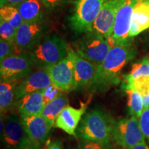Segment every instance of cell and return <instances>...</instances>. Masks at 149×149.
<instances>
[{
    "instance_id": "obj_3",
    "label": "cell",
    "mask_w": 149,
    "mask_h": 149,
    "mask_svg": "<svg viewBox=\"0 0 149 149\" xmlns=\"http://www.w3.org/2000/svg\"><path fill=\"white\" fill-rule=\"evenodd\" d=\"M69 46L56 34L44 37L27 54L31 59L34 68H47L67 57Z\"/></svg>"
},
{
    "instance_id": "obj_20",
    "label": "cell",
    "mask_w": 149,
    "mask_h": 149,
    "mask_svg": "<svg viewBox=\"0 0 149 149\" xmlns=\"http://www.w3.org/2000/svg\"><path fill=\"white\" fill-rule=\"evenodd\" d=\"M18 81H1L0 83V112L13 111L17 101L16 86Z\"/></svg>"
},
{
    "instance_id": "obj_28",
    "label": "cell",
    "mask_w": 149,
    "mask_h": 149,
    "mask_svg": "<svg viewBox=\"0 0 149 149\" xmlns=\"http://www.w3.org/2000/svg\"><path fill=\"white\" fill-rule=\"evenodd\" d=\"M139 122L146 141L149 144V107L143 110L139 118Z\"/></svg>"
},
{
    "instance_id": "obj_13",
    "label": "cell",
    "mask_w": 149,
    "mask_h": 149,
    "mask_svg": "<svg viewBox=\"0 0 149 149\" xmlns=\"http://www.w3.org/2000/svg\"><path fill=\"white\" fill-rule=\"evenodd\" d=\"M52 84L46 68H35L23 79L19 80L16 86L17 100L26 95L44 90Z\"/></svg>"
},
{
    "instance_id": "obj_25",
    "label": "cell",
    "mask_w": 149,
    "mask_h": 149,
    "mask_svg": "<svg viewBox=\"0 0 149 149\" xmlns=\"http://www.w3.org/2000/svg\"><path fill=\"white\" fill-rule=\"evenodd\" d=\"M146 76H149V61L148 56L144 57L139 62L133 64L130 72L124 76V79H135Z\"/></svg>"
},
{
    "instance_id": "obj_31",
    "label": "cell",
    "mask_w": 149,
    "mask_h": 149,
    "mask_svg": "<svg viewBox=\"0 0 149 149\" xmlns=\"http://www.w3.org/2000/svg\"><path fill=\"white\" fill-rule=\"evenodd\" d=\"M44 149H64L63 143L59 139H56L48 143Z\"/></svg>"
},
{
    "instance_id": "obj_29",
    "label": "cell",
    "mask_w": 149,
    "mask_h": 149,
    "mask_svg": "<svg viewBox=\"0 0 149 149\" xmlns=\"http://www.w3.org/2000/svg\"><path fill=\"white\" fill-rule=\"evenodd\" d=\"M62 93L61 91H59L55 86H54L53 84L50 86H48L47 88L43 90V95H44V105L47 104L48 102L51 101L52 100L55 99L56 97H57L59 94Z\"/></svg>"
},
{
    "instance_id": "obj_8",
    "label": "cell",
    "mask_w": 149,
    "mask_h": 149,
    "mask_svg": "<svg viewBox=\"0 0 149 149\" xmlns=\"http://www.w3.org/2000/svg\"><path fill=\"white\" fill-rule=\"evenodd\" d=\"M33 68V61L26 53L11 55L0 61V79L1 81H19L28 75Z\"/></svg>"
},
{
    "instance_id": "obj_34",
    "label": "cell",
    "mask_w": 149,
    "mask_h": 149,
    "mask_svg": "<svg viewBox=\"0 0 149 149\" xmlns=\"http://www.w3.org/2000/svg\"><path fill=\"white\" fill-rule=\"evenodd\" d=\"M127 149H149V144L148 143H146V141H143L138 144L136 146H134L131 148H127Z\"/></svg>"
},
{
    "instance_id": "obj_37",
    "label": "cell",
    "mask_w": 149,
    "mask_h": 149,
    "mask_svg": "<svg viewBox=\"0 0 149 149\" xmlns=\"http://www.w3.org/2000/svg\"><path fill=\"white\" fill-rule=\"evenodd\" d=\"M148 35H149V29H148Z\"/></svg>"
},
{
    "instance_id": "obj_30",
    "label": "cell",
    "mask_w": 149,
    "mask_h": 149,
    "mask_svg": "<svg viewBox=\"0 0 149 149\" xmlns=\"http://www.w3.org/2000/svg\"><path fill=\"white\" fill-rule=\"evenodd\" d=\"M67 0H40L46 8L49 10L59 8L66 2Z\"/></svg>"
},
{
    "instance_id": "obj_14",
    "label": "cell",
    "mask_w": 149,
    "mask_h": 149,
    "mask_svg": "<svg viewBox=\"0 0 149 149\" xmlns=\"http://www.w3.org/2000/svg\"><path fill=\"white\" fill-rule=\"evenodd\" d=\"M68 55L73 63L76 90L90 88L95 77L97 65L80 57L70 47L68 49Z\"/></svg>"
},
{
    "instance_id": "obj_7",
    "label": "cell",
    "mask_w": 149,
    "mask_h": 149,
    "mask_svg": "<svg viewBox=\"0 0 149 149\" xmlns=\"http://www.w3.org/2000/svg\"><path fill=\"white\" fill-rule=\"evenodd\" d=\"M2 149H20L31 142L17 113L11 112L6 115L4 128L1 134Z\"/></svg>"
},
{
    "instance_id": "obj_15",
    "label": "cell",
    "mask_w": 149,
    "mask_h": 149,
    "mask_svg": "<svg viewBox=\"0 0 149 149\" xmlns=\"http://www.w3.org/2000/svg\"><path fill=\"white\" fill-rule=\"evenodd\" d=\"M22 123L31 140L43 144L47 140L50 132L53 127L42 115H19Z\"/></svg>"
},
{
    "instance_id": "obj_27",
    "label": "cell",
    "mask_w": 149,
    "mask_h": 149,
    "mask_svg": "<svg viewBox=\"0 0 149 149\" xmlns=\"http://www.w3.org/2000/svg\"><path fill=\"white\" fill-rule=\"evenodd\" d=\"M113 142L81 140L78 149H114Z\"/></svg>"
},
{
    "instance_id": "obj_36",
    "label": "cell",
    "mask_w": 149,
    "mask_h": 149,
    "mask_svg": "<svg viewBox=\"0 0 149 149\" xmlns=\"http://www.w3.org/2000/svg\"><path fill=\"white\" fill-rule=\"evenodd\" d=\"M148 61H149V55L148 56Z\"/></svg>"
},
{
    "instance_id": "obj_4",
    "label": "cell",
    "mask_w": 149,
    "mask_h": 149,
    "mask_svg": "<svg viewBox=\"0 0 149 149\" xmlns=\"http://www.w3.org/2000/svg\"><path fill=\"white\" fill-rule=\"evenodd\" d=\"M73 46L77 55L97 66L104 60L111 48L107 38L93 31L86 33Z\"/></svg>"
},
{
    "instance_id": "obj_17",
    "label": "cell",
    "mask_w": 149,
    "mask_h": 149,
    "mask_svg": "<svg viewBox=\"0 0 149 149\" xmlns=\"http://www.w3.org/2000/svg\"><path fill=\"white\" fill-rule=\"evenodd\" d=\"M44 107L43 90L26 95L17 100L13 110L19 115H40Z\"/></svg>"
},
{
    "instance_id": "obj_12",
    "label": "cell",
    "mask_w": 149,
    "mask_h": 149,
    "mask_svg": "<svg viewBox=\"0 0 149 149\" xmlns=\"http://www.w3.org/2000/svg\"><path fill=\"white\" fill-rule=\"evenodd\" d=\"M136 1L137 0H124V3L117 11L113 33L111 35L115 41V46L131 42L130 29L133 8Z\"/></svg>"
},
{
    "instance_id": "obj_21",
    "label": "cell",
    "mask_w": 149,
    "mask_h": 149,
    "mask_svg": "<svg viewBox=\"0 0 149 149\" xmlns=\"http://www.w3.org/2000/svg\"><path fill=\"white\" fill-rule=\"evenodd\" d=\"M68 104V97L66 95L61 93L55 99L44 105L41 115L54 126L57 116Z\"/></svg>"
},
{
    "instance_id": "obj_10",
    "label": "cell",
    "mask_w": 149,
    "mask_h": 149,
    "mask_svg": "<svg viewBox=\"0 0 149 149\" xmlns=\"http://www.w3.org/2000/svg\"><path fill=\"white\" fill-rule=\"evenodd\" d=\"M46 69L52 84L61 92L76 90L73 63L68 54L64 59Z\"/></svg>"
},
{
    "instance_id": "obj_1",
    "label": "cell",
    "mask_w": 149,
    "mask_h": 149,
    "mask_svg": "<svg viewBox=\"0 0 149 149\" xmlns=\"http://www.w3.org/2000/svg\"><path fill=\"white\" fill-rule=\"evenodd\" d=\"M137 51L131 42L111 48L104 60L97 66L94 81L90 87L94 91H104L120 82L122 68L136 56Z\"/></svg>"
},
{
    "instance_id": "obj_22",
    "label": "cell",
    "mask_w": 149,
    "mask_h": 149,
    "mask_svg": "<svg viewBox=\"0 0 149 149\" xmlns=\"http://www.w3.org/2000/svg\"><path fill=\"white\" fill-rule=\"evenodd\" d=\"M124 89H130L139 93L144 101V109L149 107V76L135 79H125Z\"/></svg>"
},
{
    "instance_id": "obj_2",
    "label": "cell",
    "mask_w": 149,
    "mask_h": 149,
    "mask_svg": "<svg viewBox=\"0 0 149 149\" xmlns=\"http://www.w3.org/2000/svg\"><path fill=\"white\" fill-rule=\"evenodd\" d=\"M115 121L108 112L95 108L84 113L76 130L80 140L112 142Z\"/></svg>"
},
{
    "instance_id": "obj_35",
    "label": "cell",
    "mask_w": 149,
    "mask_h": 149,
    "mask_svg": "<svg viewBox=\"0 0 149 149\" xmlns=\"http://www.w3.org/2000/svg\"><path fill=\"white\" fill-rule=\"evenodd\" d=\"M117 149H123V148H121V147H118V148H117Z\"/></svg>"
},
{
    "instance_id": "obj_18",
    "label": "cell",
    "mask_w": 149,
    "mask_h": 149,
    "mask_svg": "<svg viewBox=\"0 0 149 149\" xmlns=\"http://www.w3.org/2000/svg\"><path fill=\"white\" fill-rule=\"evenodd\" d=\"M149 29V0H137L132 15L130 37Z\"/></svg>"
},
{
    "instance_id": "obj_16",
    "label": "cell",
    "mask_w": 149,
    "mask_h": 149,
    "mask_svg": "<svg viewBox=\"0 0 149 149\" xmlns=\"http://www.w3.org/2000/svg\"><path fill=\"white\" fill-rule=\"evenodd\" d=\"M88 104H81V107L76 109L68 105L59 113L54 126L62 130L70 135L76 136V130L80 121L86 111Z\"/></svg>"
},
{
    "instance_id": "obj_11",
    "label": "cell",
    "mask_w": 149,
    "mask_h": 149,
    "mask_svg": "<svg viewBox=\"0 0 149 149\" xmlns=\"http://www.w3.org/2000/svg\"><path fill=\"white\" fill-rule=\"evenodd\" d=\"M124 0H107L93 26V32L97 33L105 38L113 35L117 11Z\"/></svg>"
},
{
    "instance_id": "obj_33",
    "label": "cell",
    "mask_w": 149,
    "mask_h": 149,
    "mask_svg": "<svg viewBox=\"0 0 149 149\" xmlns=\"http://www.w3.org/2000/svg\"><path fill=\"white\" fill-rule=\"evenodd\" d=\"M20 149H44L42 148V144L35 141H31L27 145Z\"/></svg>"
},
{
    "instance_id": "obj_26",
    "label": "cell",
    "mask_w": 149,
    "mask_h": 149,
    "mask_svg": "<svg viewBox=\"0 0 149 149\" xmlns=\"http://www.w3.org/2000/svg\"><path fill=\"white\" fill-rule=\"evenodd\" d=\"M17 29L7 22L0 19V37L1 40L15 42Z\"/></svg>"
},
{
    "instance_id": "obj_23",
    "label": "cell",
    "mask_w": 149,
    "mask_h": 149,
    "mask_svg": "<svg viewBox=\"0 0 149 149\" xmlns=\"http://www.w3.org/2000/svg\"><path fill=\"white\" fill-rule=\"evenodd\" d=\"M127 94L128 109L130 116L139 118L144 110V101L138 93L130 89H124Z\"/></svg>"
},
{
    "instance_id": "obj_5",
    "label": "cell",
    "mask_w": 149,
    "mask_h": 149,
    "mask_svg": "<svg viewBox=\"0 0 149 149\" xmlns=\"http://www.w3.org/2000/svg\"><path fill=\"white\" fill-rule=\"evenodd\" d=\"M107 0H76L69 18L70 27L78 33L92 31L93 26Z\"/></svg>"
},
{
    "instance_id": "obj_9",
    "label": "cell",
    "mask_w": 149,
    "mask_h": 149,
    "mask_svg": "<svg viewBox=\"0 0 149 149\" xmlns=\"http://www.w3.org/2000/svg\"><path fill=\"white\" fill-rule=\"evenodd\" d=\"M47 24L43 20L37 22H24L17 29L15 42L27 53L39 44L47 33Z\"/></svg>"
},
{
    "instance_id": "obj_24",
    "label": "cell",
    "mask_w": 149,
    "mask_h": 149,
    "mask_svg": "<svg viewBox=\"0 0 149 149\" xmlns=\"http://www.w3.org/2000/svg\"><path fill=\"white\" fill-rule=\"evenodd\" d=\"M0 19L7 22L15 29H17L24 23L17 8L12 6H1L0 8Z\"/></svg>"
},
{
    "instance_id": "obj_6",
    "label": "cell",
    "mask_w": 149,
    "mask_h": 149,
    "mask_svg": "<svg viewBox=\"0 0 149 149\" xmlns=\"http://www.w3.org/2000/svg\"><path fill=\"white\" fill-rule=\"evenodd\" d=\"M146 141L139 125V118L130 116L115 122L112 142L123 149H127Z\"/></svg>"
},
{
    "instance_id": "obj_19",
    "label": "cell",
    "mask_w": 149,
    "mask_h": 149,
    "mask_svg": "<svg viewBox=\"0 0 149 149\" xmlns=\"http://www.w3.org/2000/svg\"><path fill=\"white\" fill-rule=\"evenodd\" d=\"M44 5L40 0H25L17 6L24 22H37L44 20Z\"/></svg>"
},
{
    "instance_id": "obj_32",
    "label": "cell",
    "mask_w": 149,
    "mask_h": 149,
    "mask_svg": "<svg viewBox=\"0 0 149 149\" xmlns=\"http://www.w3.org/2000/svg\"><path fill=\"white\" fill-rule=\"evenodd\" d=\"M0 1H1V6L3 5H8L16 7L25 0H0Z\"/></svg>"
}]
</instances>
